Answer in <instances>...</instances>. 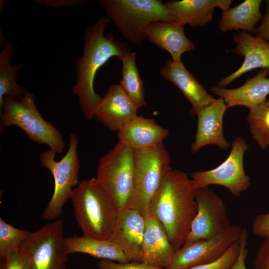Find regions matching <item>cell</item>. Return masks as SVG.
<instances>
[{"label":"cell","mask_w":269,"mask_h":269,"mask_svg":"<svg viewBox=\"0 0 269 269\" xmlns=\"http://www.w3.org/2000/svg\"><path fill=\"white\" fill-rule=\"evenodd\" d=\"M233 39L236 44L234 53L243 56L244 60L238 69L218 82L217 86L219 87L225 88L237 78L254 69L269 68V43L267 41L243 31L236 33Z\"/></svg>","instance_id":"obj_15"},{"label":"cell","mask_w":269,"mask_h":269,"mask_svg":"<svg viewBox=\"0 0 269 269\" xmlns=\"http://www.w3.org/2000/svg\"><path fill=\"white\" fill-rule=\"evenodd\" d=\"M160 75L176 86L190 103V113L197 116L216 99L209 94L200 82L181 62L169 59L159 70Z\"/></svg>","instance_id":"obj_17"},{"label":"cell","mask_w":269,"mask_h":269,"mask_svg":"<svg viewBox=\"0 0 269 269\" xmlns=\"http://www.w3.org/2000/svg\"><path fill=\"white\" fill-rule=\"evenodd\" d=\"M0 260V269H29L27 260L20 249Z\"/></svg>","instance_id":"obj_30"},{"label":"cell","mask_w":269,"mask_h":269,"mask_svg":"<svg viewBox=\"0 0 269 269\" xmlns=\"http://www.w3.org/2000/svg\"><path fill=\"white\" fill-rule=\"evenodd\" d=\"M145 219L137 210L119 211L112 234L108 239L118 246L130 261L141 262L140 253Z\"/></svg>","instance_id":"obj_13"},{"label":"cell","mask_w":269,"mask_h":269,"mask_svg":"<svg viewBox=\"0 0 269 269\" xmlns=\"http://www.w3.org/2000/svg\"><path fill=\"white\" fill-rule=\"evenodd\" d=\"M135 172L132 195L127 208L146 219L150 203L170 168V156L163 142L146 149H134Z\"/></svg>","instance_id":"obj_6"},{"label":"cell","mask_w":269,"mask_h":269,"mask_svg":"<svg viewBox=\"0 0 269 269\" xmlns=\"http://www.w3.org/2000/svg\"><path fill=\"white\" fill-rule=\"evenodd\" d=\"M231 0H171L165 4L175 21L192 27H203L213 19L215 8L223 11L229 8Z\"/></svg>","instance_id":"obj_21"},{"label":"cell","mask_w":269,"mask_h":269,"mask_svg":"<svg viewBox=\"0 0 269 269\" xmlns=\"http://www.w3.org/2000/svg\"><path fill=\"white\" fill-rule=\"evenodd\" d=\"M248 149L243 137L236 138L228 156L222 163L214 169L191 174L197 188L219 185L227 188L234 196H240L251 184V178L245 173L244 166V156Z\"/></svg>","instance_id":"obj_10"},{"label":"cell","mask_w":269,"mask_h":269,"mask_svg":"<svg viewBox=\"0 0 269 269\" xmlns=\"http://www.w3.org/2000/svg\"><path fill=\"white\" fill-rule=\"evenodd\" d=\"M261 0H246L237 6L223 11L219 21L222 32L241 29L253 33L256 25L261 20Z\"/></svg>","instance_id":"obj_24"},{"label":"cell","mask_w":269,"mask_h":269,"mask_svg":"<svg viewBox=\"0 0 269 269\" xmlns=\"http://www.w3.org/2000/svg\"><path fill=\"white\" fill-rule=\"evenodd\" d=\"M136 55L131 52L121 60L122 79L119 85L135 108L139 109L146 105L144 85L136 64Z\"/></svg>","instance_id":"obj_26"},{"label":"cell","mask_w":269,"mask_h":269,"mask_svg":"<svg viewBox=\"0 0 269 269\" xmlns=\"http://www.w3.org/2000/svg\"><path fill=\"white\" fill-rule=\"evenodd\" d=\"M169 131L157 124L153 119L137 116L118 132V141L134 149L154 147L169 135Z\"/></svg>","instance_id":"obj_22"},{"label":"cell","mask_w":269,"mask_h":269,"mask_svg":"<svg viewBox=\"0 0 269 269\" xmlns=\"http://www.w3.org/2000/svg\"><path fill=\"white\" fill-rule=\"evenodd\" d=\"M71 200L76 220L83 236L108 240L119 210L96 178L80 181L74 189Z\"/></svg>","instance_id":"obj_3"},{"label":"cell","mask_w":269,"mask_h":269,"mask_svg":"<svg viewBox=\"0 0 269 269\" xmlns=\"http://www.w3.org/2000/svg\"><path fill=\"white\" fill-rule=\"evenodd\" d=\"M78 145V138L72 133L69 134L67 151L60 160H55L57 153L50 149L39 155L41 166L52 173L54 181L53 193L41 214L42 220L53 221L59 219L64 206L71 199L73 188L80 182Z\"/></svg>","instance_id":"obj_7"},{"label":"cell","mask_w":269,"mask_h":269,"mask_svg":"<svg viewBox=\"0 0 269 269\" xmlns=\"http://www.w3.org/2000/svg\"><path fill=\"white\" fill-rule=\"evenodd\" d=\"M29 232L16 228L0 219V258L19 249Z\"/></svg>","instance_id":"obj_28"},{"label":"cell","mask_w":269,"mask_h":269,"mask_svg":"<svg viewBox=\"0 0 269 269\" xmlns=\"http://www.w3.org/2000/svg\"><path fill=\"white\" fill-rule=\"evenodd\" d=\"M14 52L13 46L9 40L0 53V107L4 98L21 100L27 92L17 83L18 72L23 67V64L11 63Z\"/></svg>","instance_id":"obj_25"},{"label":"cell","mask_w":269,"mask_h":269,"mask_svg":"<svg viewBox=\"0 0 269 269\" xmlns=\"http://www.w3.org/2000/svg\"><path fill=\"white\" fill-rule=\"evenodd\" d=\"M134 149L118 141L99 160L96 179L116 203L119 211L128 207L134 185Z\"/></svg>","instance_id":"obj_8"},{"label":"cell","mask_w":269,"mask_h":269,"mask_svg":"<svg viewBox=\"0 0 269 269\" xmlns=\"http://www.w3.org/2000/svg\"><path fill=\"white\" fill-rule=\"evenodd\" d=\"M97 266L99 269H165L160 267L147 264L143 262L132 261L126 263H116L115 261L102 260Z\"/></svg>","instance_id":"obj_31"},{"label":"cell","mask_w":269,"mask_h":269,"mask_svg":"<svg viewBox=\"0 0 269 269\" xmlns=\"http://www.w3.org/2000/svg\"><path fill=\"white\" fill-rule=\"evenodd\" d=\"M269 68L262 69L250 77L241 86L235 89L212 87L210 91L222 98L228 109L242 106L250 109L267 100L269 95Z\"/></svg>","instance_id":"obj_18"},{"label":"cell","mask_w":269,"mask_h":269,"mask_svg":"<svg viewBox=\"0 0 269 269\" xmlns=\"http://www.w3.org/2000/svg\"><path fill=\"white\" fill-rule=\"evenodd\" d=\"M110 22L107 16H103L86 29L83 53L75 63L76 81L72 92L77 96L87 120L94 117L95 110L102 98L94 90L97 72L112 57L121 61L132 52L127 43L117 40L112 34H105Z\"/></svg>","instance_id":"obj_1"},{"label":"cell","mask_w":269,"mask_h":269,"mask_svg":"<svg viewBox=\"0 0 269 269\" xmlns=\"http://www.w3.org/2000/svg\"><path fill=\"white\" fill-rule=\"evenodd\" d=\"M227 109L224 100L218 98L197 114V131L190 147L192 153L210 144L223 150L229 147L223 133V118Z\"/></svg>","instance_id":"obj_14"},{"label":"cell","mask_w":269,"mask_h":269,"mask_svg":"<svg viewBox=\"0 0 269 269\" xmlns=\"http://www.w3.org/2000/svg\"><path fill=\"white\" fill-rule=\"evenodd\" d=\"M240 251L239 256L233 266L229 269H247L245 262L248 255L247 249L248 233L246 228H243L241 236L239 239Z\"/></svg>","instance_id":"obj_32"},{"label":"cell","mask_w":269,"mask_h":269,"mask_svg":"<svg viewBox=\"0 0 269 269\" xmlns=\"http://www.w3.org/2000/svg\"><path fill=\"white\" fill-rule=\"evenodd\" d=\"M184 26L176 21H155L144 29V35L145 39L169 52L172 61L181 62L183 53L195 49L184 33Z\"/></svg>","instance_id":"obj_19"},{"label":"cell","mask_w":269,"mask_h":269,"mask_svg":"<svg viewBox=\"0 0 269 269\" xmlns=\"http://www.w3.org/2000/svg\"><path fill=\"white\" fill-rule=\"evenodd\" d=\"M65 243L69 254L82 253L119 263L130 262L124 252L109 240L73 236L65 238Z\"/></svg>","instance_id":"obj_23"},{"label":"cell","mask_w":269,"mask_h":269,"mask_svg":"<svg viewBox=\"0 0 269 269\" xmlns=\"http://www.w3.org/2000/svg\"><path fill=\"white\" fill-rule=\"evenodd\" d=\"M247 121L253 139L264 150L269 146V99L249 109Z\"/></svg>","instance_id":"obj_27"},{"label":"cell","mask_w":269,"mask_h":269,"mask_svg":"<svg viewBox=\"0 0 269 269\" xmlns=\"http://www.w3.org/2000/svg\"><path fill=\"white\" fill-rule=\"evenodd\" d=\"M175 252L163 225L154 217L148 216L145 219L141 262L166 269Z\"/></svg>","instance_id":"obj_20"},{"label":"cell","mask_w":269,"mask_h":269,"mask_svg":"<svg viewBox=\"0 0 269 269\" xmlns=\"http://www.w3.org/2000/svg\"><path fill=\"white\" fill-rule=\"evenodd\" d=\"M239 240V239H238ZM235 241L218 259L210 263L194 267L189 269H229L236 261L239 254V240Z\"/></svg>","instance_id":"obj_29"},{"label":"cell","mask_w":269,"mask_h":269,"mask_svg":"<svg viewBox=\"0 0 269 269\" xmlns=\"http://www.w3.org/2000/svg\"><path fill=\"white\" fill-rule=\"evenodd\" d=\"M137 109L119 84L110 85L97 107L94 117L112 131L118 132L137 116Z\"/></svg>","instance_id":"obj_16"},{"label":"cell","mask_w":269,"mask_h":269,"mask_svg":"<svg viewBox=\"0 0 269 269\" xmlns=\"http://www.w3.org/2000/svg\"><path fill=\"white\" fill-rule=\"evenodd\" d=\"M195 200L197 212L185 243L212 239L231 225L224 202L209 186L197 188Z\"/></svg>","instance_id":"obj_11"},{"label":"cell","mask_w":269,"mask_h":269,"mask_svg":"<svg viewBox=\"0 0 269 269\" xmlns=\"http://www.w3.org/2000/svg\"><path fill=\"white\" fill-rule=\"evenodd\" d=\"M197 189L185 172L170 168L150 203L149 215L163 225L175 252L184 244L196 215Z\"/></svg>","instance_id":"obj_2"},{"label":"cell","mask_w":269,"mask_h":269,"mask_svg":"<svg viewBox=\"0 0 269 269\" xmlns=\"http://www.w3.org/2000/svg\"><path fill=\"white\" fill-rule=\"evenodd\" d=\"M32 1L36 4L53 8L74 7L85 4L87 2L84 0H33Z\"/></svg>","instance_id":"obj_35"},{"label":"cell","mask_w":269,"mask_h":269,"mask_svg":"<svg viewBox=\"0 0 269 269\" xmlns=\"http://www.w3.org/2000/svg\"><path fill=\"white\" fill-rule=\"evenodd\" d=\"M63 221L57 219L29 232L20 245L29 269H67Z\"/></svg>","instance_id":"obj_9"},{"label":"cell","mask_w":269,"mask_h":269,"mask_svg":"<svg viewBox=\"0 0 269 269\" xmlns=\"http://www.w3.org/2000/svg\"><path fill=\"white\" fill-rule=\"evenodd\" d=\"M98 3L125 38L136 45L145 39L144 29L150 23L175 21L159 0H100Z\"/></svg>","instance_id":"obj_4"},{"label":"cell","mask_w":269,"mask_h":269,"mask_svg":"<svg viewBox=\"0 0 269 269\" xmlns=\"http://www.w3.org/2000/svg\"><path fill=\"white\" fill-rule=\"evenodd\" d=\"M243 229L231 225L212 239L185 243L175 252L170 265L165 269H189L217 260L239 239Z\"/></svg>","instance_id":"obj_12"},{"label":"cell","mask_w":269,"mask_h":269,"mask_svg":"<svg viewBox=\"0 0 269 269\" xmlns=\"http://www.w3.org/2000/svg\"><path fill=\"white\" fill-rule=\"evenodd\" d=\"M267 8L260 25L255 28L253 32L256 36L261 37L269 43V0H266Z\"/></svg>","instance_id":"obj_36"},{"label":"cell","mask_w":269,"mask_h":269,"mask_svg":"<svg viewBox=\"0 0 269 269\" xmlns=\"http://www.w3.org/2000/svg\"><path fill=\"white\" fill-rule=\"evenodd\" d=\"M252 231L256 236L264 237H269V213L256 216L252 222Z\"/></svg>","instance_id":"obj_34"},{"label":"cell","mask_w":269,"mask_h":269,"mask_svg":"<svg viewBox=\"0 0 269 269\" xmlns=\"http://www.w3.org/2000/svg\"><path fill=\"white\" fill-rule=\"evenodd\" d=\"M255 269H269V237L259 246L254 260Z\"/></svg>","instance_id":"obj_33"},{"label":"cell","mask_w":269,"mask_h":269,"mask_svg":"<svg viewBox=\"0 0 269 269\" xmlns=\"http://www.w3.org/2000/svg\"><path fill=\"white\" fill-rule=\"evenodd\" d=\"M0 130L16 126L33 142L46 144L57 154L63 152L66 143L60 132L42 117L35 104V96L26 92L21 100L4 98L0 107Z\"/></svg>","instance_id":"obj_5"}]
</instances>
